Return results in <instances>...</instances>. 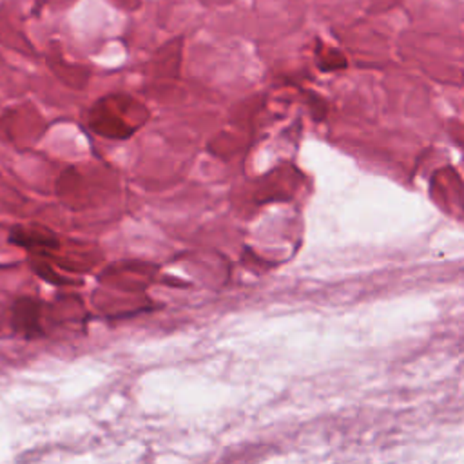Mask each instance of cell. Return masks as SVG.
I'll return each instance as SVG.
<instances>
[{
  "label": "cell",
  "instance_id": "1",
  "mask_svg": "<svg viewBox=\"0 0 464 464\" xmlns=\"http://www.w3.org/2000/svg\"><path fill=\"white\" fill-rule=\"evenodd\" d=\"M40 310H42V304L38 299L29 295L18 297L11 308L13 328L27 339L44 335V330L40 326Z\"/></svg>",
  "mask_w": 464,
  "mask_h": 464
},
{
  "label": "cell",
  "instance_id": "2",
  "mask_svg": "<svg viewBox=\"0 0 464 464\" xmlns=\"http://www.w3.org/2000/svg\"><path fill=\"white\" fill-rule=\"evenodd\" d=\"M7 239L13 245H18L25 250L36 252V256H42L47 250H56L58 248V237L53 234V230L38 227V225L36 227L16 225L9 230Z\"/></svg>",
  "mask_w": 464,
  "mask_h": 464
},
{
  "label": "cell",
  "instance_id": "3",
  "mask_svg": "<svg viewBox=\"0 0 464 464\" xmlns=\"http://www.w3.org/2000/svg\"><path fill=\"white\" fill-rule=\"evenodd\" d=\"M315 56H317V67L323 71H332V69H341L346 65L344 56L337 51V49H330L324 47L323 42L317 40V49H315Z\"/></svg>",
  "mask_w": 464,
  "mask_h": 464
},
{
  "label": "cell",
  "instance_id": "4",
  "mask_svg": "<svg viewBox=\"0 0 464 464\" xmlns=\"http://www.w3.org/2000/svg\"><path fill=\"white\" fill-rule=\"evenodd\" d=\"M31 268L36 272V276H40V277H42L44 281H47V283H53V285H65V283H67V279L60 277V276L51 268L49 263H45V261L40 259V256L31 257Z\"/></svg>",
  "mask_w": 464,
  "mask_h": 464
}]
</instances>
